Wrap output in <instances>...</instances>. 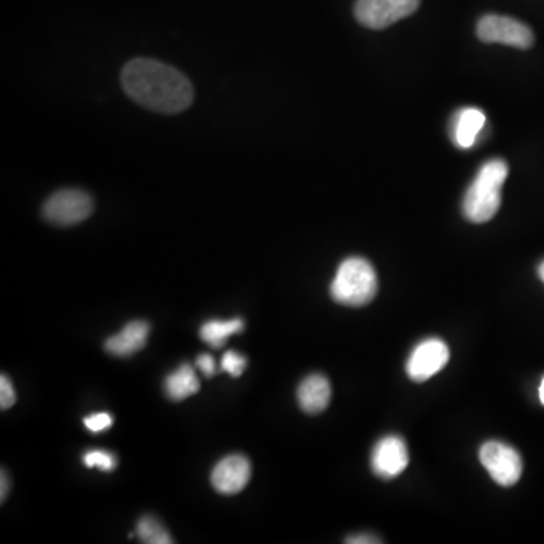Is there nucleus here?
<instances>
[{"label":"nucleus","mask_w":544,"mask_h":544,"mask_svg":"<svg viewBox=\"0 0 544 544\" xmlns=\"http://www.w3.org/2000/svg\"><path fill=\"white\" fill-rule=\"evenodd\" d=\"M93 198L82 189H62L44 203L43 215L56 226H75L93 214Z\"/></svg>","instance_id":"20e7f679"},{"label":"nucleus","mask_w":544,"mask_h":544,"mask_svg":"<svg viewBox=\"0 0 544 544\" xmlns=\"http://www.w3.org/2000/svg\"><path fill=\"white\" fill-rule=\"evenodd\" d=\"M538 276H540L541 282L544 283V260L538 266Z\"/></svg>","instance_id":"b1692460"},{"label":"nucleus","mask_w":544,"mask_h":544,"mask_svg":"<svg viewBox=\"0 0 544 544\" xmlns=\"http://www.w3.org/2000/svg\"><path fill=\"white\" fill-rule=\"evenodd\" d=\"M221 366H223V371H226L227 374L232 375V377H239L247 368V359L242 354L236 353V351H227L223 360H221Z\"/></svg>","instance_id":"a211bd4d"},{"label":"nucleus","mask_w":544,"mask_h":544,"mask_svg":"<svg viewBox=\"0 0 544 544\" xmlns=\"http://www.w3.org/2000/svg\"><path fill=\"white\" fill-rule=\"evenodd\" d=\"M540 401L543 402L544 405V378L541 380L540 384Z\"/></svg>","instance_id":"393cba45"},{"label":"nucleus","mask_w":544,"mask_h":544,"mask_svg":"<svg viewBox=\"0 0 544 544\" xmlns=\"http://www.w3.org/2000/svg\"><path fill=\"white\" fill-rule=\"evenodd\" d=\"M449 360V348L443 340L431 337L424 340L408 357L407 374L416 383L430 380L442 371Z\"/></svg>","instance_id":"6e6552de"},{"label":"nucleus","mask_w":544,"mask_h":544,"mask_svg":"<svg viewBox=\"0 0 544 544\" xmlns=\"http://www.w3.org/2000/svg\"><path fill=\"white\" fill-rule=\"evenodd\" d=\"M84 424L91 433H102V431L112 427L114 419L108 413H94V415L87 416L84 419Z\"/></svg>","instance_id":"6ab92c4d"},{"label":"nucleus","mask_w":544,"mask_h":544,"mask_svg":"<svg viewBox=\"0 0 544 544\" xmlns=\"http://www.w3.org/2000/svg\"><path fill=\"white\" fill-rule=\"evenodd\" d=\"M480 460L499 486L511 487L519 483L523 461L513 446L496 440L484 443L480 451Z\"/></svg>","instance_id":"0eeeda50"},{"label":"nucleus","mask_w":544,"mask_h":544,"mask_svg":"<svg viewBox=\"0 0 544 544\" xmlns=\"http://www.w3.org/2000/svg\"><path fill=\"white\" fill-rule=\"evenodd\" d=\"M347 543L372 544V543H380V540H375V538L372 537V535H356V537L348 538Z\"/></svg>","instance_id":"4be33fe9"},{"label":"nucleus","mask_w":544,"mask_h":544,"mask_svg":"<svg viewBox=\"0 0 544 544\" xmlns=\"http://www.w3.org/2000/svg\"><path fill=\"white\" fill-rule=\"evenodd\" d=\"M476 34L484 43L505 44L517 49H529L534 44V34L528 25L498 14L484 16L476 26Z\"/></svg>","instance_id":"423d86ee"},{"label":"nucleus","mask_w":544,"mask_h":544,"mask_svg":"<svg viewBox=\"0 0 544 544\" xmlns=\"http://www.w3.org/2000/svg\"><path fill=\"white\" fill-rule=\"evenodd\" d=\"M16 399V390H14L10 378L7 375H2L0 378V408L7 410V408L13 407Z\"/></svg>","instance_id":"aec40b11"},{"label":"nucleus","mask_w":544,"mask_h":544,"mask_svg":"<svg viewBox=\"0 0 544 544\" xmlns=\"http://www.w3.org/2000/svg\"><path fill=\"white\" fill-rule=\"evenodd\" d=\"M197 368L200 369L206 377H212V375H215V372H217V369H215L214 357L209 356V354L198 356Z\"/></svg>","instance_id":"412c9836"},{"label":"nucleus","mask_w":544,"mask_h":544,"mask_svg":"<svg viewBox=\"0 0 544 544\" xmlns=\"http://www.w3.org/2000/svg\"><path fill=\"white\" fill-rule=\"evenodd\" d=\"M507 177L508 165L502 159H493L480 168L463 200V214L470 223H487L498 214Z\"/></svg>","instance_id":"f03ea898"},{"label":"nucleus","mask_w":544,"mask_h":544,"mask_svg":"<svg viewBox=\"0 0 544 544\" xmlns=\"http://www.w3.org/2000/svg\"><path fill=\"white\" fill-rule=\"evenodd\" d=\"M371 466L375 475L383 480H393L408 466V449L398 436H387L375 445Z\"/></svg>","instance_id":"1a4fd4ad"},{"label":"nucleus","mask_w":544,"mask_h":544,"mask_svg":"<svg viewBox=\"0 0 544 544\" xmlns=\"http://www.w3.org/2000/svg\"><path fill=\"white\" fill-rule=\"evenodd\" d=\"M330 291L336 303L350 307L366 306L378 291L374 266L363 257L344 260L337 269Z\"/></svg>","instance_id":"7ed1b4c3"},{"label":"nucleus","mask_w":544,"mask_h":544,"mask_svg":"<svg viewBox=\"0 0 544 544\" xmlns=\"http://www.w3.org/2000/svg\"><path fill=\"white\" fill-rule=\"evenodd\" d=\"M150 325L146 321H132L115 336L106 340L105 348L117 357H130L143 350L149 337Z\"/></svg>","instance_id":"9b49d317"},{"label":"nucleus","mask_w":544,"mask_h":544,"mask_svg":"<svg viewBox=\"0 0 544 544\" xmlns=\"http://www.w3.org/2000/svg\"><path fill=\"white\" fill-rule=\"evenodd\" d=\"M419 5L421 0H357L354 14L360 25L380 31L412 16Z\"/></svg>","instance_id":"39448f33"},{"label":"nucleus","mask_w":544,"mask_h":544,"mask_svg":"<svg viewBox=\"0 0 544 544\" xmlns=\"http://www.w3.org/2000/svg\"><path fill=\"white\" fill-rule=\"evenodd\" d=\"M331 386L327 378L321 374H313L304 378L298 387V402L304 412L309 415H318L324 412L330 404Z\"/></svg>","instance_id":"ddd939ff"},{"label":"nucleus","mask_w":544,"mask_h":544,"mask_svg":"<svg viewBox=\"0 0 544 544\" xmlns=\"http://www.w3.org/2000/svg\"><path fill=\"white\" fill-rule=\"evenodd\" d=\"M244 330L242 319H230V321H209L201 327L200 337L214 348H221L226 345L227 339L233 334L241 333Z\"/></svg>","instance_id":"2eb2a0df"},{"label":"nucleus","mask_w":544,"mask_h":544,"mask_svg":"<svg viewBox=\"0 0 544 544\" xmlns=\"http://www.w3.org/2000/svg\"><path fill=\"white\" fill-rule=\"evenodd\" d=\"M121 85L130 99L159 114H179L191 106L194 88L183 73L155 59L127 62Z\"/></svg>","instance_id":"f257e3e1"},{"label":"nucleus","mask_w":544,"mask_h":544,"mask_svg":"<svg viewBox=\"0 0 544 544\" xmlns=\"http://www.w3.org/2000/svg\"><path fill=\"white\" fill-rule=\"evenodd\" d=\"M198 390H200V381H198L194 369L189 365L180 366L165 380V392L173 401H183L188 396L197 393Z\"/></svg>","instance_id":"4468645a"},{"label":"nucleus","mask_w":544,"mask_h":544,"mask_svg":"<svg viewBox=\"0 0 544 544\" xmlns=\"http://www.w3.org/2000/svg\"><path fill=\"white\" fill-rule=\"evenodd\" d=\"M138 537L141 541L147 544H171L173 538L168 534L167 529L164 528L161 522L155 519V517H143L138 522Z\"/></svg>","instance_id":"dca6fc26"},{"label":"nucleus","mask_w":544,"mask_h":544,"mask_svg":"<svg viewBox=\"0 0 544 544\" xmlns=\"http://www.w3.org/2000/svg\"><path fill=\"white\" fill-rule=\"evenodd\" d=\"M251 464L244 455H229L215 466L211 475L214 489L221 495H236L250 483Z\"/></svg>","instance_id":"9d476101"},{"label":"nucleus","mask_w":544,"mask_h":544,"mask_svg":"<svg viewBox=\"0 0 544 544\" xmlns=\"http://www.w3.org/2000/svg\"><path fill=\"white\" fill-rule=\"evenodd\" d=\"M486 114L478 108H464L452 120V140L460 149H470L486 127Z\"/></svg>","instance_id":"f8f14e48"},{"label":"nucleus","mask_w":544,"mask_h":544,"mask_svg":"<svg viewBox=\"0 0 544 544\" xmlns=\"http://www.w3.org/2000/svg\"><path fill=\"white\" fill-rule=\"evenodd\" d=\"M84 464L90 469L97 467V469L103 470V472H111L117 467V458L114 454L108 451H102V449H93L88 451L84 455Z\"/></svg>","instance_id":"f3484780"},{"label":"nucleus","mask_w":544,"mask_h":544,"mask_svg":"<svg viewBox=\"0 0 544 544\" xmlns=\"http://www.w3.org/2000/svg\"><path fill=\"white\" fill-rule=\"evenodd\" d=\"M0 483H2V486H0V499L5 501V498H7L8 495V489H10V483H8V476L7 473H5V470H2V478H0Z\"/></svg>","instance_id":"5701e85b"}]
</instances>
